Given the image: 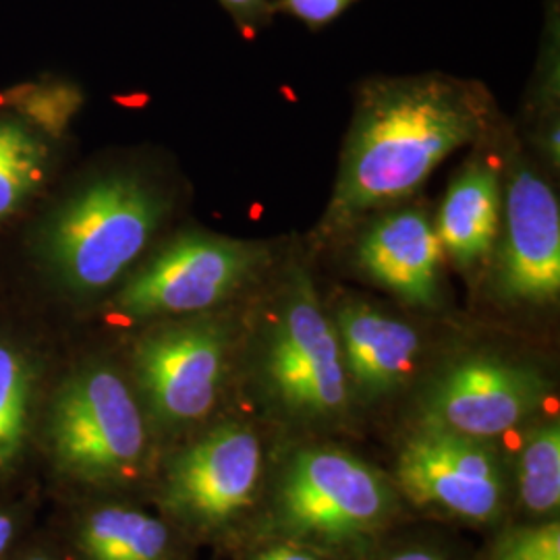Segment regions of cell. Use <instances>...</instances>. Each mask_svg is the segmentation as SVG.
<instances>
[{
	"mask_svg": "<svg viewBox=\"0 0 560 560\" xmlns=\"http://www.w3.org/2000/svg\"><path fill=\"white\" fill-rule=\"evenodd\" d=\"M52 171V150L40 131L15 117H0V226L25 208Z\"/></svg>",
	"mask_w": 560,
	"mask_h": 560,
	"instance_id": "2e32d148",
	"label": "cell"
},
{
	"mask_svg": "<svg viewBox=\"0 0 560 560\" xmlns=\"http://www.w3.org/2000/svg\"><path fill=\"white\" fill-rule=\"evenodd\" d=\"M268 260L258 243L185 233L122 284L113 307L129 320L198 316L249 284Z\"/></svg>",
	"mask_w": 560,
	"mask_h": 560,
	"instance_id": "8992f818",
	"label": "cell"
},
{
	"mask_svg": "<svg viewBox=\"0 0 560 560\" xmlns=\"http://www.w3.org/2000/svg\"><path fill=\"white\" fill-rule=\"evenodd\" d=\"M395 513V486L376 467L339 448L295 451L272 490L277 532L322 550H353L374 540Z\"/></svg>",
	"mask_w": 560,
	"mask_h": 560,
	"instance_id": "3957f363",
	"label": "cell"
},
{
	"mask_svg": "<svg viewBox=\"0 0 560 560\" xmlns=\"http://www.w3.org/2000/svg\"><path fill=\"white\" fill-rule=\"evenodd\" d=\"M441 260L436 229L416 210L382 217L365 231L358 247V261L370 279L421 307H434L441 301Z\"/></svg>",
	"mask_w": 560,
	"mask_h": 560,
	"instance_id": "4fadbf2b",
	"label": "cell"
},
{
	"mask_svg": "<svg viewBox=\"0 0 560 560\" xmlns=\"http://www.w3.org/2000/svg\"><path fill=\"white\" fill-rule=\"evenodd\" d=\"M83 560H175V541L164 521L127 504L92 509L78 529Z\"/></svg>",
	"mask_w": 560,
	"mask_h": 560,
	"instance_id": "9a60e30c",
	"label": "cell"
},
{
	"mask_svg": "<svg viewBox=\"0 0 560 560\" xmlns=\"http://www.w3.org/2000/svg\"><path fill=\"white\" fill-rule=\"evenodd\" d=\"M384 560H446L432 548H405Z\"/></svg>",
	"mask_w": 560,
	"mask_h": 560,
	"instance_id": "603a6c76",
	"label": "cell"
},
{
	"mask_svg": "<svg viewBox=\"0 0 560 560\" xmlns=\"http://www.w3.org/2000/svg\"><path fill=\"white\" fill-rule=\"evenodd\" d=\"M548 382L527 363L499 355H465L428 384L420 425L476 441L504 436L538 413Z\"/></svg>",
	"mask_w": 560,
	"mask_h": 560,
	"instance_id": "9c48e42d",
	"label": "cell"
},
{
	"mask_svg": "<svg viewBox=\"0 0 560 560\" xmlns=\"http://www.w3.org/2000/svg\"><path fill=\"white\" fill-rule=\"evenodd\" d=\"M260 436L243 421H222L166 465L164 511L198 534H219L240 521L261 486Z\"/></svg>",
	"mask_w": 560,
	"mask_h": 560,
	"instance_id": "ba28073f",
	"label": "cell"
},
{
	"mask_svg": "<svg viewBox=\"0 0 560 560\" xmlns=\"http://www.w3.org/2000/svg\"><path fill=\"white\" fill-rule=\"evenodd\" d=\"M521 506L538 517H552L560 506V423L536 421L521 439L515 463Z\"/></svg>",
	"mask_w": 560,
	"mask_h": 560,
	"instance_id": "e0dca14e",
	"label": "cell"
},
{
	"mask_svg": "<svg viewBox=\"0 0 560 560\" xmlns=\"http://www.w3.org/2000/svg\"><path fill=\"white\" fill-rule=\"evenodd\" d=\"M46 442L65 476L102 488L140 480L152 457L140 399L106 363H85L62 381L48 411Z\"/></svg>",
	"mask_w": 560,
	"mask_h": 560,
	"instance_id": "277c9868",
	"label": "cell"
},
{
	"mask_svg": "<svg viewBox=\"0 0 560 560\" xmlns=\"http://www.w3.org/2000/svg\"><path fill=\"white\" fill-rule=\"evenodd\" d=\"M240 21L256 20L264 11V0H221Z\"/></svg>",
	"mask_w": 560,
	"mask_h": 560,
	"instance_id": "7402d4cb",
	"label": "cell"
},
{
	"mask_svg": "<svg viewBox=\"0 0 560 560\" xmlns=\"http://www.w3.org/2000/svg\"><path fill=\"white\" fill-rule=\"evenodd\" d=\"M13 536H15V521H13V517H9L7 513H0V557L11 546Z\"/></svg>",
	"mask_w": 560,
	"mask_h": 560,
	"instance_id": "cb8c5ba5",
	"label": "cell"
},
{
	"mask_svg": "<svg viewBox=\"0 0 560 560\" xmlns=\"http://www.w3.org/2000/svg\"><path fill=\"white\" fill-rule=\"evenodd\" d=\"M36 365L30 355L0 340V471L11 469L25 448L36 407Z\"/></svg>",
	"mask_w": 560,
	"mask_h": 560,
	"instance_id": "ac0fdd59",
	"label": "cell"
},
{
	"mask_svg": "<svg viewBox=\"0 0 560 560\" xmlns=\"http://www.w3.org/2000/svg\"><path fill=\"white\" fill-rule=\"evenodd\" d=\"M254 560H320V557L301 546H279L261 552Z\"/></svg>",
	"mask_w": 560,
	"mask_h": 560,
	"instance_id": "44dd1931",
	"label": "cell"
},
{
	"mask_svg": "<svg viewBox=\"0 0 560 560\" xmlns=\"http://www.w3.org/2000/svg\"><path fill=\"white\" fill-rule=\"evenodd\" d=\"M353 0H284L282 9L314 27L337 20Z\"/></svg>",
	"mask_w": 560,
	"mask_h": 560,
	"instance_id": "ffe728a7",
	"label": "cell"
},
{
	"mask_svg": "<svg viewBox=\"0 0 560 560\" xmlns=\"http://www.w3.org/2000/svg\"><path fill=\"white\" fill-rule=\"evenodd\" d=\"M260 381L280 413L300 423L337 421L349 407L337 328L305 272H295L264 326Z\"/></svg>",
	"mask_w": 560,
	"mask_h": 560,
	"instance_id": "5b68a950",
	"label": "cell"
},
{
	"mask_svg": "<svg viewBox=\"0 0 560 560\" xmlns=\"http://www.w3.org/2000/svg\"><path fill=\"white\" fill-rule=\"evenodd\" d=\"M166 210L161 189L140 175L90 180L42 224L38 260L67 295L94 298L136 264Z\"/></svg>",
	"mask_w": 560,
	"mask_h": 560,
	"instance_id": "7a4b0ae2",
	"label": "cell"
},
{
	"mask_svg": "<svg viewBox=\"0 0 560 560\" xmlns=\"http://www.w3.org/2000/svg\"><path fill=\"white\" fill-rule=\"evenodd\" d=\"M492 560H560V529L557 521L521 527L497 541Z\"/></svg>",
	"mask_w": 560,
	"mask_h": 560,
	"instance_id": "d6986e66",
	"label": "cell"
},
{
	"mask_svg": "<svg viewBox=\"0 0 560 560\" xmlns=\"http://www.w3.org/2000/svg\"><path fill=\"white\" fill-rule=\"evenodd\" d=\"M351 390L381 400L413 376L420 358L418 330L363 301H347L335 318Z\"/></svg>",
	"mask_w": 560,
	"mask_h": 560,
	"instance_id": "7c38bea8",
	"label": "cell"
},
{
	"mask_svg": "<svg viewBox=\"0 0 560 560\" xmlns=\"http://www.w3.org/2000/svg\"><path fill=\"white\" fill-rule=\"evenodd\" d=\"M501 219V187L497 173L481 162L465 166L451 183L439 214L442 252L460 268L490 256Z\"/></svg>",
	"mask_w": 560,
	"mask_h": 560,
	"instance_id": "5bb4252c",
	"label": "cell"
},
{
	"mask_svg": "<svg viewBox=\"0 0 560 560\" xmlns=\"http://www.w3.org/2000/svg\"><path fill=\"white\" fill-rule=\"evenodd\" d=\"M25 560H55V559H50V557H30V559H25Z\"/></svg>",
	"mask_w": 560,
	"mask_h": 560,
	"instance_id": "d4e9b609",
	"label": "cell"
},
{
	"mask_svg": "<svg viewBox=\"0 0 560 560\" xmlns=\"http://www.w3.org/2000/svg\"><path fill=\"white\" fill-rule=\"evenodd\" d=\"M504 206L499 291L515 303H552L560 293L559 200L534 171L517 168Z\"/></svg>",
	"mask_w": 560,
	"mask_h": 560,
	"instance_id": "8fae6325",
	"label": "cell"
},
{
	"mask_svg": "<svg viewBox=\"0 0 560 560\" xmlns=\"http://www.w3.org/2000/svg\"><path fill=\"white\" fill-rule=\"evenodd\" d=\"M231 330L219 318L187 316L148 330L133 349L141 407L162 430L206 420L229 372Z\"/></svg>",
	"mask_w": 560,
	"mask_h": 560,
	"instance_id": "52a82bcc",
	"label": "cell"
},
{
	"mask_svg": "<svg viewBox=\"0 0 560 560\" xmlns=\"http://www.w3.org/2000/svg\"><path fill=\"white\" fill-rule=\"evenodd\" d=\"M400 490L421 506L457 520L492 523L506 499V476L488 441L420 425L397 457Z\"/></svg>",
	"mask_w": 560,
	"mask_h": 560,
	"instance_id": "30bf717a",
	"label": "cell"
},
{
	"mask_svg": "<svg viewBox=\"0 0 560 560\" xmlns=\"http://www.w3.org/2000/svg\"><path fill=\"white\" fill-rule=\"evenodd\" d=\"M488 122L480 94L441 75L376 81L361 96L326 224L340 229L372 208L411 196Z\"/></svg>",
	"mask_w": 560,
	"mask_h": 560,
	"instance_id": "6da1fadb",
	"label": "cell"
}]
</instances>
